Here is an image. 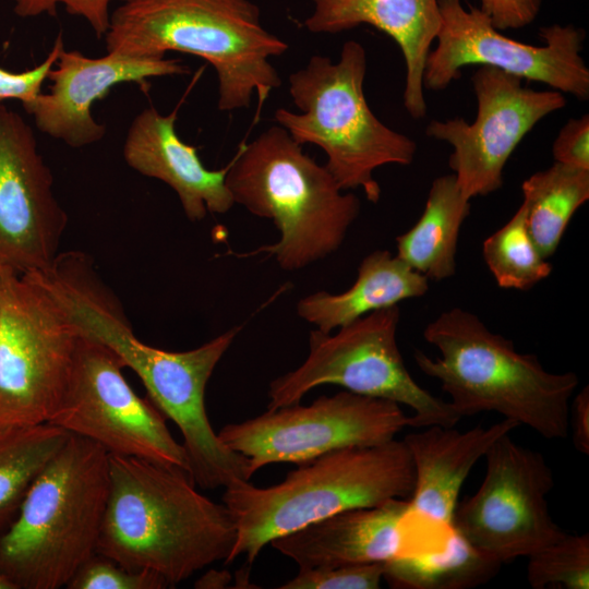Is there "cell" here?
Here are the masks:
<instances>
[{"label":"cell","mask_w":589,"mask_h":589,"mask_svg":"<svg viewBox=\"0 0 589 589\" xmlns=\"http://www.w3.org/2000/svg\"><path fill=\"white\" fill-rule=\"evenodd\" d=\"M52 297L80 335L112 350L140 377L153 404L180 430L195 485L214 490L250 481L249 460L221 443L205 408V389L235 341V326L202 346L166 351L139 340L117 300L92 272L59 279Z\"/></svg>","instance_id":"1"},{"label":"cell","mask_w":589,"mask_h":589,"mask_svg":"<svg viewBox=\"0 0 589 589\" xmlns=\"http://www.w3.org/2000/svg\"><path fill=\"white\" fill-rule=\"evenodd\" d=\"M237 530L229 509L176 467L109 455V494L97 553L175 586L227 561Z\"/></svg>","instance_id":"2"},{"label":"cell","mask_w":589,"mask_h":589,"mask_svg":"<svg viewBox=\"0 0 589 589\" xmlns=\"http://www.w3.org/2000/svg\"><path fill=\"white\" fill-rule=\"evenodd\" d=\"M108 52L164 58L167 51L206 60L218 79V109L261 106L280 86L269 58L288 45L268 32L249 0H128L113 10L105 35Z\"/></svg>","instance_id":"3"},{"label":"cell","mask_w":589,"mask_h":589,"mask_svg":"<svg viewBox=\"0 0 589 589\" xmlns=\"http://www.w3.org/2000/svg\"><path fill=\"white\" fill-rule=\"evenodd\" d=\"M423 337L440 357L416 350L417 366L441 383L461 417L496 412L546 440L567 437L576 373L546 371L536 354L518 352L510 339L460 308L442 312Z\"/></svg>","instance_id":"4"},{"label":"cell","mask_w":589,"mask_h":589,"mask_svg":"<svg viewBox=\"0 0 589 589\" xmlns=\"http://www.w3.org/2000/svg\"><path fill=\"white\" fill-rule=\"evenodd\" d=\"M109 494V454L70 434L0 532V575L15 589L67 587L95 553Z\"/></svg>","instance_id":"5"},{"label":"cell","mask_w":589,"mask_h":589,"mask_svg":"<svg viewBox=\"0 0 589 589\" xmlns=\"http://www.w3.org/2000/svg\"><path fill=\"white\" fill-rule=\"evenodd\" d=\"M414 468L404 441L334 449L298 465L267 488L250 481L225 488L221 503L237 538L227 564L245 555L252 564L274 539L336 513L409 500Z\"/></svg>","instance_id":"6"},{"label":"cell","mask_w":589,"mask_h":589,"mask_svg":"<svg viewBox=\"0 0 589 589\" xmlns=\"http://www.w3.org/2000/svg\"><path fill=\"white\" fill-rule=\"evenodd\" d=\"M226 184L235 204L273 220L279 240L256 253H267L288 272L336 252L360 213V200L344 193L325 165L304 153L280 125L240 146Z\"/></svg>","instance_id":"7"},{"label":"cell","mask_w":589,"mask_h":589,"mask_svg":"<svg viewBox=\"0 0 589 589\" xmlns=\"http://www.w3.org/2000/svg\"><path fill=\"white\" fill-rule=\"evenodd\" d=\"M365 73V49L356 40L344 44L338 62L312 56L289 76V94L302 112L279 108L275 120L298 144L324 151L325 167L341 190L361 189L368 201L377 203L381 187L374 170L410 165L417 143L372 112L363 92Z\"/></svg>","instance_id":"8"},{"label":"cell","mask_w":589,"mask_h":589,"mask_svg":"<svg viewBox=\"0 0 589 589\" xmlns=\"http://www.w3.org/2000/svg\"><path fill=\"white\" fill-rule=\"evenodd\" d=\"M399 317V306L393 305L335 334L311 330L303 363L271 382L267 409L300 402L311 389L330 384L409 407L411 428L455 426L462 417L448 401L421 387L407 370L396 339Z\"/></svg>","instance_id":"9"},{"label":"cell","mask_w":589,"mask_h":589,"mask_svg":"<svg viewBox=\"0 0 589 589\" xmlns=\"http://www.w3.org/2000/svg\"><path fill=\"white\" fill-rule=\"evenodd\" d=\"M79 337L31 275L0 271V428L48 423L67 390Z\"/></svg>","instance_id":"10"},{"label":"cell","mask_w":589,"mask_h":589,"mask_svg":"<svg viewBox=\"0 0 589 589\" xmlns=\"http://www.w3.org/2000/svg\"><path fill=\"white\" fill-rule=\"evenodd\" d=\"M123 366L108 347L80 335L67 390L48 423L93 441L109 455L147 459L191 476L183 445L159 409L131 388Z\"/></svg>","instance_id":"11"},{"label":"cell","mask_w":589,"mask_h":589,"mask_svg":"<svg viewBox=\"0 0 589 589\" xmlns=\"http://www.w3.org/2000/svg\"><path fill=\"white\" fill-rule=\"evenodd\" d=\"M409 426L400 405L349 390L267 409L264 413L224 425L217 433L228 448L249 460L252 476L271 464H302L350 446L389 442Z\"/></svg>","instance_id":"12"},{"label":"cell","mask_w":589,"mask_h":589,"mask_svg":"<svg viewBox=\"0 0 589 589\" xmlns=\"http://www.w3.org/2000/svg\"><path fill=\"white\" fill-rule=\"evenodd\" d=\"M484 459L481 485L456 505V532L502 564L566 533L550 513L546 496L554 474L542 453L517 444L508 433L491 445Z\"/></svg>","instance_id":"13"},{"label":"cell","mask_w":589,"mask_h":589,"mask_svg":"<svg viewBox=\"0 0 589 589\" xmlns=\"http://www.w3.org/2000/svg\"><path fill=\"white\" fill-rule=\"evenodd\" d=\"M441 27L430 50L423 87L440 91L457 80L468 65H488L521 80L544 83L580 100L589 97V69L580 52L585 33L573 25L540 29L544 46H531L504 36L479 8L465 9L460 0H437Z\"/></svg>","instance_id":"14"},{"label":"cell","mask_w":589,"mask_h":589,"mask_svg":"<svg viewBox=\"0 0 589 589\" xmlns=\"http://www.w3.org/2000/svg\"><path fill=\"white\" fill-rule=\"evenodd\" d=\"M521 82L500 69L480 65L471 76L478 104L476 120H433L425 129L428 136L453 147L448 165L468 201L498 190L517 145L540 120L566 105L563 93L534 91Z\"/></svg>","instance_id":"15"},{"label":"cell","mask_w":589,"mask_h":589,"mask_svg":"<svg viewBox=\"0 0 589 589\" xmlns=\"http://www.w3.org/2000/svg\"><path fill=\"white\" fill-rule=\"evenodd\" d=\"M34 130L0 103V271L43 272L58 257L68 216Z\"/></svg>","instance_id":"16"},{"label":"cell","mask_w":589,"mask_h":589,"mask_svg":"<svg viewBox=\"0 0 589 589\" xmlns=\"http://www.w3.org/2000/svg\"><path fill=\"white\" fill-rule=\"evenodd\" d=\"M187 73L189 69L178 59L135 58L113 52L89 58L63 48L48 74L49 93H41L25 111L34 117L43 133L71 147H83L105 136L106 127L94 119L92 108L112 87L136 83L147 91L151 77Z\"/></svg>","instance_id":"17"},{"label":"cell","mask_w":589,"mask_h":589,"mask_svg":"<svg viewBox=\"0 0 589 589\" xmlns=\"http://www.w3.org/2000/svg\"><path fill=\"white\" fill-rule=\"evenodd\" d=\"M409 501L392 498L336 513L274 539L299 568L386 563L405 550Z\"/></svg>","instance_id":"18"},{"label":"cell","mask_w":589,"mask_h":589,"mask_svg":"<svg viewBox=\"0 0 589 589\" xmlns=\"http://www.w3.org/2000/svg\"><path fill=\"white\" fill-rule=\"evenodd\" d=\"M177 108L168 115L154 107L142 110L127 132L124 160L141 175L168 184L191 221L202 220L207 213L225 214L235 205L226 184L229 164L218 170L207 169L197 147L177 134Z\"/></svg>","instance_id":"19"},{"label":"cell","mask_w":589,"mask_h":589,"mask_svg":"<svg viewBox=\"0 0 589 589\" xmlns=\"http://www.w3.org/2000/svg\"><path fill=\"white\" fill-rule=\"evenodd\" d=\"M304 26L315 34H337L368 24L396 41L406 63L404 106L413 119L426 113L423 71L441 27L437 0H312Z\"/></svg>","instance_id":"20"},{"label":"cell","mask_w":589,"mask_h":589,"mask_svg":"<svg viewBox=\"0 0 589 589\" xmlns=\"http://www.w3.org/2000/svg\"><path fill=\"white\" fill-rule=\"evenodd\" d=\"M518 426L503 419L464 432L435 424L407 434L402 441L414 468L409 514L450 529L460 489L471 469L497 438Z\"/></svg>","instance_id":"21"},{"label":"cell","mask_w":589,"mask_h":589,"mask_svg":"<svg viewBox=\"0 0 589 589\" xmlns=\"http://www.w3.org/2000/svg\"><path fill=\"white\" fill-rule=\"evenodd\" d=\"M429 279L388 250L369 253L349 289L340 293L317 291L301 298L297 313L323 333L345 326L374 311L422 297Z\"/></svg>","instance_id":"22"},{"label":"cell","mask_w":589,"mask_h":589,"mask_svg":"<svg viewBox=\"0 0 589 589\" xmlns=\"http://www.w3.org/2000/svg\"><path fill=\"white\" fill-rule=\"evenodd\" d=\"M470 213L455 176L433 180L422 215L405 233L396 238V255L431 280L456 274V252L460 228Z\"/></svg>","instance_id":"23"},{"label":"cell","mask_w":589,"mask_h":589,"mask_svg":"<svg viewBox=\"0 0 589 589\" xmlns=\"http://www.w3.org/2000/svg\"><path fill=\"white\" fill-rule=\"evenodd\" d=\"M501 566L452 529L435 550L399 554L384 563L383 579L396 589H470L489 582Z\"/></svg>","instance_id":"24"},{"label":"cell","mask_w":589,"mask_h":589,"mask_svg":"<svg viewBox=\"0 0 589 589\" xmlns=\"http://www.w3.org/2000/svg\"><path fill=\"white\" fill-rule=\"evenodd\" d=\"M526 225L544 259L557 249L576 211L589 199V170L554 163L521 184Z\"/></svg>","instance_id":"25"},{"label":"cell","mask_w":589,"mask_h":589,"mask_svg":"<svg viewBox=\"0 0 589 589\" xmlns=\"http://www.w3.org/2000/svg\"><path fill=\"white\" fill-rule=\"evenodd\" d=\"M70 433L50 423L0 428V531Z\"/></svg>","instance_id":"26"},{"label":"cell","mask_w":589,"mask_h":589,"mask_svg":"<svg viewBox=\"0 0 589 589\" xmlns=\"http://www.w3.org/2000/svg\"><path fill=\"white\" fill-rule=\"evenodd\" d=\"M482 254L496 284L505 289L528 290L553 269L529 235L522 204L504 226L483 241Z\"/></svg>","instance_id":"27"},{"label":"cell","mask_w":589,"mask_h":589,"mask_svg":"<svg viewBox=\"0 0 589 589\" xmlns=\"http://www.w3.org/2000/svg\"><path fill=\"white\" fill-rule=\"evenodd\" d=\"M527 579L531 588H589V533L566 532L528 555Z\"/></svg>","instance_id":"28"},{"label":"cell","mask_w":589,"mask_h":589,"mask_svg":"<svg viewBox=\"0 0 589 589\" xmlns=\"http://www.w3.org/2000/svg\"><path fill=\"white\" fill-rule=\"evenodd\" d=\"M167 582L147 570H131L95 553L74 574L68 589H163Z\"/></svg>","instance_id":"29"},{"label":"cell","mask_w":589,"mask_h":589,"mask_svg":"<svg viewBox=\"0 0 589 589\" xmlns=\"http://www.w3.org/2000/svg\"><path fill=\"white\" fill-rule=\"evenodd\" d=\"M384 563L299 568L297 576L280 589H377Z\"/></svg>","instance_id":"30"},{"label":"cell","mask_w":589,"mask_h":589,"mask_svg":"<svg viewBox=\"0 0 589 589\" xmlns=\"http://www.w3.org/2000/svg\"><path fill=\"white\" fill-rule=\"evenodd\" d=\"M14 12L20 17H35L43 14L55 15L62 5L71 15L84 19L98 38L105 37L111 12L110 4L128 0H13Z\"/></svg>","instance_id":"31"},{"label":"cell","mask_w":589,"mask_h":589,"mask_svg":"<svg viewBox=\"0 0 589 589\" xmlns=\"http://www.w3.org/2000/svg\"><path fill=\"white\" fill-rule=\"evenodd\" d=\"M63 48V39L59 34L49 53L36 67L22 72L0 67V103L15 99L22 103L24 109L29 107L43 93V84Z\"/></svg>","instance_id":"32"},{"label":"cell","mask_w":589,"mask_h":589,"mask_svg":"<svg viewBox=\"0 0 589 589\" xmlns=\"http://www.w3.org/2000/svg\"><path fill=\"white\" fill-rule=\"evenodd\" d=\"M552 153L555 163L589 170V116L573 118L561 129Z\"/></svg>","instance_id":"33"},{"label":"cell","mask_w":589,"mask_h":589,"mask_svg":"<svg viewBox=\"0 0 589 589\" xmlns=\"http://www.w3.org/2000/svg\"><path fill=\"white\" fill-rule=\"evenodd\" d=\"M542 0H479L480 10L498 31L521 28L537 17Z\"/></svg>","instance_id":"34"},{"label":"cell","mask_w":589,"mask_h":589,"mask_svg":"<svg viewBox=\"0 0 589 589\" xmlns=\"http://www.w3.org/2000/svg\"><path fill=\"white\" fill-rule=\"evenodd\" d=\"M569 430L574 447L589 455V386L582 387L569 406Z\"/></svg>","instance_id":"35"},{"label":"cell","mask_w":589,"mask_h":589,"mask_svg":"<svg viewBox=\"0 0 589 589\" xmlns=\"http://www.w3.org/2000/svg\"><path fill=\"white\" fill-rule=\"evenodd\" d=\"M230 579L231 576L228 572H218L212 569L195 582V588H224L230 581Z\"/></svg>","instance_id":"36"},{"label":"cell","mask_w":589,"mask_h":589,"mask_svg":"<svg viewBox=\"0 0 589 589\" xmlns=\"http://www.w3.org/2000/svg\"><path fill=\"white\" fill-rule=\"evenodd\" d=\"M0 589H15V588L7 578L0 575Z\"/></svg>","instance_id":"37"}]
</instances>
